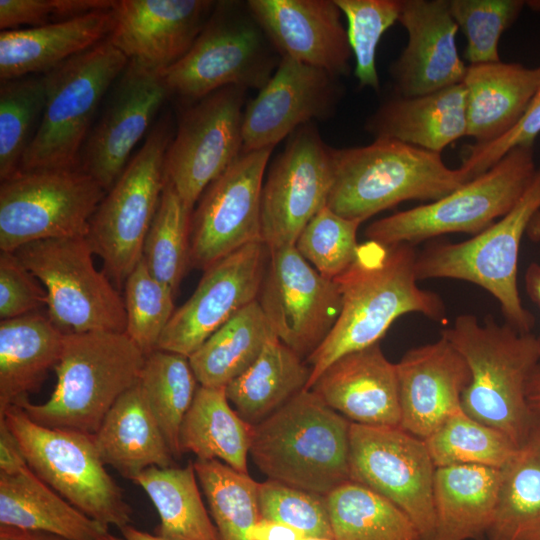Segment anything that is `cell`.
<instances>
[{
  "mask_svg": "<svg viewBox=\"0 0 540 540\" xmlns=\"http://www.w3.org/2000/svg\"><path fill=\"white\" fill-rule=\"evenodd\" d=\"M0 418L29 468L69 503L106 529L131 523L132 509L106 470L93 435L40 425L18 405L5 408Z\"/></svg>",
  "mask_w": 540,
  "mask_h": 540,
  "instance_id": "30bf717a",
  "label": "cell"
},
{
  "mask_svg": "<svg viewBox=\"0 0 540 540\" xmlns=\"http://www.w3.org/2000/svg\"><path fill=\"white\" fill-rule=\"evenodd\" d=\"M47 306L42 283L15 252L0 253V319L8 320L39 312Z\"/></svg>",
  "mask_w": 540,
  "mask_h": 540,
  "instance_id": "f5cc1de1",
  "label": "cell"
},
{
  "mask_svg": "<svg viewBox=\"0 0 540 540\" xmlns=\"http://www.w3.org/2000/svg\"><path fill=\"white\" fill-rule=\"evenodd\" d=\"M25 540H68L64 537L39 531H29Z\"/></svg>",
  "mask_w": 540,
  "mask_h": 540,
  "instance_id": "94428289",
  "label": "cell"
},
{
  "mask_svg": "<svg viewBox=\"0 0 540 540\" xmlns=\"http://www.w3.org/2000/svg\"><path fill=\"white\" fill-rule=\"evenodd\" d=\"M310 389L352 423L400 427L396 364L386 358L380 342L338 358Z\"/></svg>",
  "mask_w": 540,
  "mask_h": 540,
  "instance_id": "484cf974",
  "label": "cell"
},
{
  "mask_svg": "<svg viewBox=\"0 0 540 540\" xmlns=\"http://www.w3.org/2000/svg\"><path fill=\"white\" fill-rule=\"evenodd\" d=\"M260 519L285 523L306 537L334 540L326 495L267 479L258 483Z\"/></svg>",
  "mask_w": 540,
  "mask_h": 540,
  "instance_id": "681fc988",
  "label": "cell"
},
{
  "mask_svg": "<svg viewBox=\"0 0 540 540\" xmlns=\"http://www.w3.org/2000/svg\"><path fill=\"white\" fill-rule=\"evenodd\" d=\"M526 398L533 419V434L540 435V363L528 379Z\"/></svg>",
  "mask_w": 540,
  "mask_h": 540,
  "instance_id": "6f0895ef",
  "label": "cell"
},
{
  "mask_svg": "<svg viewBox=\"0 0 540 540\" xmlns=\"http://www.w3.org/2000/svg\"><path fill=\"white\" fill-rule=\"evenodd\" d=\"M128 62L105 39L45 73L44 110L19 171L79 167L98 106Z\"/></svg>",
  "mask_w": 540,
  "mask_h": 540,
  "instance_id": "52a82bcc",
  "label": "cell"
},
{
  "mask_svg": "<svg viewBox=\"0 0 540 540\" xmlns=\"http://www.w3.org/2000/svg\"><path fill=\"white\" fill-rule=\"evenodd\" d=\"M219 540H249L248 531L260 519L258 482L219 460L194 461Z\"/></svg>",
  "mask_w": 540,
  "mask_h": 540,
  "instance_id": "60d3db41",
  "label": "cell"
},
{
  "mask_svg": "<svg viewBox=\"0 0 540 540\" xmlns=\"http://www.w3.org/2000/svg\"><path fill=\"white\" fill-rule=\"evenodd\" d=\"M273 148L241 152L203 192L190 220V266L207 267L262 242L261 192Z\"/></svg>",
  "mask_w": 540,
  "mask_h": 540,
  "instance_id": "ac0fdd59",
  "label": "cell"
},
{
  "mask_svg": "<svg viewBox=\"0 0 540 540\" xmlns=\"http://www.w3.org/2000/svg\"><path fill=\"white\" fill-rule=\"evenodd\" d=\"M468 364L471 380L461 397L463 411L505 434L517 448L533 434L527 403L528 379L540 363L538 337L522 333L491 315L480 322L461 314L441 330Z\"/></svg>",
  "mask_w": 540,
  "mask_h": 540,
  "instance_id": "7a4b0ae2",
  "label": "cell"
},
{
  "mask_svg": "<svg viewBox=\"0 0 540 540\" xmlns=\"http://www.w3.org/2000/svg\"><path fill=\"white\" fill-rule=\"evenodd\" d=\"M302 540H331V539H320V538L304 537Z\"/></svg>",
  "mask_w": 540,
  "mask_h": 540,
  "instance_id": "be15d7a7",
  "label": "cell"
},
{
  "mask_svg": "<svg viewBox=\"0 0 540 540\" xmlns=\"http://www.w3.org/2000/svg\"><path fill=\"white\" fill-rule=\"evenodd\" d=\"M326 500L334 540H421L402 509L360 483L349 480Z\"/></svg>",
  "mask_w": 540,
  "mask_h": 540,
  "instance_id": "f35d334b",
  "label": "cell"
},
{
  "mask_svg": "<svg viewBox=\"0 0 540 540\" xmlns=\"http://www.w3.org/2000/svg\"><path fill=\"white\" fill-rule=\"evenodd\" d=\"M466 89V136L475 144L494 141L522 117L540 85V66L503 61L470 64Z\"/></svg>",
  "mask_w": 540,
  "mask_h": 540,
  "instance_id": "f1b7e54d",
  "label": "cell"
},
{
  "mask_svg": "<svg viewBox=\"0 0 540 540\" xmlns=\"http://www.w3.org/2000/svg\"><path fill=\"white\" fill-rule=\"evenodd\" d=\"M350 425L304 389L252 425L249 454L268 479L327 495L350 480Z\"/></svg>",
  "mask_w": 540,
  "mask_h": 540,
  "instance_id": "277c9868",
  "label": "cell"
},
{
  "mask_svg": "<svg viewBox=\"0 0 540 540\" xmlns=\"http://www.w3.org/2000/svg\"><path fill=\"white\" fill-rule=\"evenodd\" d=\"M311 367L276 336L268 340L254 363L226 386L235 411L256 425L307 389Z\"/></svg>",
  "mask_w": 540,
  "mask_h": 540,
  "instance_id": "836d02e7",
  "label": "cell"
},
{
  "mask_svg": "<svg viewBox=\"0 0 540 540\" xmlns=\"http://www.w3.org/2000/svg\"><path fill=\"white\" fill-rule=\"evenodd\" d=\"M327 206L359 223L404 201H435L470 179L448 167L441 153L391 139L365 146L331 147Z\"/></svg>",
  "mask_w": 540,
  "mask_h": 540,
  "instance_id": "3957f363",
  "label": "cell"
},
{
  "mask_svg": "<svg viewBox=\"0 0 540 540\" xmlns=\"http://www.w3.org/2000/svg\"><path fill=\"white\" fill-rule=\"evenodd\" d=\"M525 6L522 0H449L451 14L466 37L470 64L501 60L499 40Z\"/></svg>",
  "mask_w": 540,
  "mask_h": 540,
  "instance_id": "7dc6e473",
  "label": "cell"
},
{
  "mask_svg": "<svg viewBox=\"0 0 540 540\" xmlns=\"http://www.w3.org/2000/svg\"><path fill=\"white\" fill-rule=\"evenodd\" d=\"M106 191L80 167L18 171L0 185V249L86 237Z\"/></svg>",
  "mask_w": 540,
  "mask_h": 540,
  "instance_id": "4fadbf2b",
  "label": "cell"
},
{
  "mask_svg": "<svg viewBox=\"0 0 540 540\" xmlns=\"http://www.w3.org/2000/svg\"><path fill=\"white\" fill-rule=\"evenodd\" d=\"M93 440L103 463L131 481L147 468L174 466L139 381L111 407Z\"/></svg>",
  "mask_w": 540,
  "mask_h": 540,
  "instance_id": "f546056e",
  "label": "cell"
},
{
  "mask_svg": "<svg viewBox=\"0 0 540 540\" xmlns=\"http://www.w3.org/2000/svg\"><path fill=\"white\" fill-rule=\"evenodd\" d=\"M280 59L247 2L216 1L190 50L164 78L170 94L197 101L227 86L260 90Z\"/></svg>",
  "mask_w": 540,
  "mask_h": 540,
  "instance_id": "9c48e42d",
  "label": "cell"
},
{
  "mask_svg": "<svg viewBox=\"0 0 540 540\" xmlns=\"http://www.w3.org/2000/svg\"><path fill=\"white\" fill-rule=\"evenodd\" d=\"M374 139H391L441 153L466 136V89L463 83L414 97L396 95L366 120Z\"/></svg>",
  "mask_w": 540,
  "mask_h": 540,
  "instance_id": "4316f807",
  "label": "cell"
},
{
  "mask_svg": "<svg viewBox=\"0 0 540 540\" xmlns=\"http://www.w3.org/2000/svg\"><path fill=\"white\" fill-rule=\"evenodd\" d=\"M342 95L338 77L282 56L270 80L246 104L242 152L274 148L299 127L332 117Z\"/></svg>",
  "mask_w": 540,
  "mask_h": 540,
  "instance_id": "44dd1931",
  "label": "cell"
},
{
  "mask_svg": "<svg viewBox=\"0 0 540 540\" xmlns=\"http://www.w3.org/2000/svg\"><path fill=\"white\" fill-rule=\"evenodd\" d=\"M29 531L8 525H0V540H25Z\"/></svg>",
  "mask_w": 540,
  "mask_h": 540,
  "instance_id": "91938a15",
  "label": "cell"
},
{
  "mask_svg": "<svg viewBox=\"0 0 540 540\" xmlns=\"http://www.w3.org/2000/svg\"><path fill=\"white\" fill-rule=\"evenodd\" d=\"M139 384L174 458L181 457V424L200 386L189 358L154 350L145 358Z\"/></svg>",
  "mask_w": 540,
  "mask_h": 540,
  "instance_id": "ab89813d",
  "label": "cell"
},
{
  "mask_svg": "<svg viewBox=\"0 0 540 540\" xmlns=\"http://www.w3.org/2000/svg\"><path fill=\"white\" fill-rule=\"evenodd\" d=\"M269 250L247 244L204 270L193 294L175 309L157 349L190 357L215 331L257 299Z\"/></svg>",
  "mask_w": 540,
  "mask_h": 540,
  "instance_id": "d6986e66",
  "label": "cell"
},
{
  "mask_svg": "<svg viewBox=\"0 0 540 540\" xmlns=\"http://www.w3.org/2000/svg\"><path fill=\"white\" fill-rule=\"evenodd\" d=\"M249 540H302L300 530L282 522L259 519L248 531Z\"/></svg>",
  "mask_w": 540,
  "mask_h": 540,
  "instance_id": "11a10c76",
  "label": "cell"
},
{
  "mask_svg": "<svg viewBox=\"0 0 540 540\" xmlns=\"http://www.w3.org/2000/svg\"><path fill=\"white\" fill-rule=\"evenodd\" d=\"M45 79L25 76L0 85V179L19 171L45 105Z\"/></svg>",
  "mask_w": 540,
  "mask_h": 540,
  "instance_id": "ee69618b",
  "label": "cell"
},
{
  "mask_svg": "<svg viewBox=\"0 0 540 540\" xmlns=\"http://www.w3.org/2000/svg\"><path fill=\"white\" fill-rule=\"evenodd\" d=\"M347 21L355 59L354 75L361 87L380 88L376 53L383 34L399 19L402 0H335Z\"/></svg>",
  "mask_w": 540,
  "mask_h": 540,
  "instance_id": "bcb514c9",
  "label": "cell"
},
{
  "mask_svg": "<svg viewBox=\"0 0 540 540\" xmlns=\"http://www.w3.org/2000/svg\"><path fill=\"white\" fill-rule=\"evenodd\" d=\"M330 151L312 123L288 137L262 186L261 238L268 249L295 246L304 227L327 205Z\"/></svg>",
  "mask_w": 540,
  "mask_h": 540,
  "instance_id": "e0dca14e",
  "label": "cell"
},
{
  "mask_svg": "<svg viewBox=\"0 0 540 540\" xmlns=\"http://www.w3.org/2000/svg\"><path fill=\"white\" fill-rule=\"evenodd\" d=\"M273 336L256 299L189 357L197 381L205 387H226L254 363Z\"/></svg>",
  "mask_w": 540,
  "mask_h": 540,
  "instance_id": "8d00e7d4",
  "label": "cell"
},
{
  "mask_svg": "<svg viewBox=\"0 0 540 540\" xmlns=\"http://www.w3.org/2000/svg\"><path fill=\"white\" fill-rule=\"evenodd\" d=\"M501 470L482 465L437 467L433 481L435 540H479L497 507Z\"/></svg>",
  "mask_w": 540,
  "mask_h": 540,
  "instance_id": "4dcf8cb0",
  "label": "cell"
},
{
  "mask_svg": "<svg viewBox=\"0 0 540 540\" xmlns=\"http://www.w3.org/2000/svg\"><path fill=\"white\" fill-rule=\"evenodd\" d=\"M526 6L531 7L535 11H540V1H526Z\"/></svg>",
  "mask_w": 540,
  "mask_h": 540,
  "instance_id": "6125c7cd",
  "label": "cell"
},
{
  "mask_svg": "<svg viewBox=\"0 0 540 540\" xmlns=\"http://www.w3.org/2000/svg\"><path fill=\"white\" fill-rule=\"evenodd\" d=\"M540 210V165L515 206L490 227L461 242L434 241L418 251V280L456 279L480 286L499 303L505 322L531 332L534 315L520 297L518 261L523 236Z\"/></svg>",
  "mask_w": 540,
  "mask_h": 540,
  "instance_id": "8992f818",
  "label": "cell"
},
{
  "mask_svg": "<svg viewBox=\"0 0 540 540\" xmlns=\"http://www.w3.org/2000/svg\"><path fill=\"white\" fill-rule=\"evenodd\" d=\"M414 245L359 243L351 265L335 282L341 294L340 314L322 344L306 358L310 389L321 373L345 354L379 343L395 320L419 313L445 318L443 299L418 285Z\"/></svg>",
  "mask_w": 540,
  "mask_h": 540,
  "instance_id": "6da1fadb",
  "label": "cell"
},
{
  "mask_svg": "<svg viewBox=\"0 0 540 540\" xmlns=\"http://www.w3.org/2000/svg\"><path fill=\"white\" fill-rule=\"evenodd\" d=\"M536 170L534 146L516 147L444 197L370 223L365 236L384 244L415 246L450 233L477 235L515 206Z\"/></svg>",
  "mask_w": 540,
  "mask_h": 540,
  "instance_id": "ba28073f",
  "label": "cell"
},
{
  "mask_svg": "<svg viewBox=\"0 0 540 540\" xmlns=\"http://www.w3.org/2000/svg\"><path fill=\"white\" fill-rule=\"evenodd\" d=\"M145 358L125 332L65 335L48 400L17 405L40 425L94 435L119 397L138 383Z\"/></svg>",
  "mask_w": 540,
  "mask_h": 540,
  "instance_id": "5b68a950",
  "label": "cell"
},
{
  "mask_svg": "<svg viewBox=\"0 0 540 540\" xmlns=\"http://www.w3.org/2000/svg\"><path fill=\"white\" fill-rule=\"evenodd\" d=\"M252 425L231 407L226 387L199 386L181 424L182 454L200 460H219L237 472L248 474Z\"/></svg>",
  "mask_w": 540,
  "mask_h": 540,
  "instance_id": "e575fe53",
  "label": "cell"
},
{
  "mask_svg": "<svg viewBox=\"0 0 540 540\" xmlns=\"http://www.w3.org/2000/svg\"><path fill=\"white\" fill-rule=\"evenodd\" d=\"M361 223L323 207L304 227L295 247L322 276L334 280L353 262Z\"/></svg>",
  "mask_w": 540,
  "mask_h": 540,
  "instance_id": "c3c4849f",
  "label": "cell"
},
{
  "mask_svg": "<svg viewBox=\"0 0 540 540\" xmlns=\"http://www.w3.org/2000/svg\"><path fill=\"white\" fill-rule=\"evenodd\" d=\"M114 25L113 8L39 27L0 33V80L45 74L104 41Z\"/></svg>",
  "mask_w": 540,
  "mask_h": 540,
  "instance_id": "83f0119b",
  "label": "cell"
},
{
  "mask_svg": "<svg viewBox=\"0 0 540 540\" xmlns=\"http://www.w3.org/2000/svg\"><path fill=\"white\" fill-rule=\"evenodd\" d=\"M435 467L482 465L501 469L519 449L502 432L459 409L424 439Z\"/></svg>",
  "mask_w": 540,
  "mask_h": 540,
  "instance_id": "b9f144b4",
  "label": "cell"
},
{
  "mask_svg": "<svg viewBox=\"0 0 540 540\" xmlns=\"http://www.w3.org/2000/svg\"><path fill=\"white\" fill-rule=\"evenodd\" d=\"M247 5L281 57L338 78L348 75L353 55L335 0H249Z\"/></svg>",
  "mask_w": 540,
  "mask_h": 540,
  "instance_id": "cb8c5ba5",
  "label": "cell"
},
{
  "mask_svg": "<svg viewBox=\"0 0 540 540\" xmlns=\"http://www.w3.org/2000/svg\"><path fill=\"white\" fill-rule=\"evenodd\" d=\"M115 4V0H0V28L5 31L45 26L112 9Z\"/></svg>",
  "mask_w": 540,
  "mask_h": 540,
  "instance_id": "f907efd6",
  "label": "cell"
},
{
  "mask_svg": "<svg viewBox=\"0 0 540 540\" xmlns=\"http://www.w3.org/2000/svg\"><path fill=\"white\" fill-rule=\"evenodd\" d=\"M123 290L125 333L147 356L157 349L175 311V293L153 277L143 258L127 277Z\"/></svg>",
  "mask_w": 540,
  "mask_h": 540,
  "instance_id": "f6af8a7d",
  "label": "cell"
},
{
  "mask_svg": "<svg viewBox=\"0 0 540 540\" xmlns=\"http://www.w3.org/2000/svg\"><path fill=\"white\" fill-rule=\"evenodd\" d=\"M268 250L257 301L274 335L307 358L326 339L340 314L339 287L295 246Z\"/></svg>",
  "mask_w": 540,
  "mask_h": 540,
  "instance_id": "2e32d148",
  "label": "cell"
},
{
  "mask_svg": "<svg viewBox=\"0 0 540 540\" xmlns=\"http://www.w3.org/2000/svg\"><path fill=\"white\" fill-rule=\"evenodd\" d=\"M171 140L169 119L163 117L90 219L86 239L117 288L124 286L142 259L144 242L165 185L164 162Z\"/></svg>",
  "mask_w": 540,
  "mask_h": 540,
  "instance_id": "8fae6325",
  "label": "cell"
},
{
  "mask_svg": "<svg viewBox=\"0 0 540 540\" xmlns=\"http://www.w3.org/2000/svg\"><path fill=\"white\" fill-rule=\"evenodd\" d=\"M194 462L185 467H150L132 481L147 494L160 518L155 534L165 540H219L198 484Z\"/></svg>",
  "mask_w": 540,
  "mask_h": 540,
  "instance_id": "d590c367",
  "label": "cell"
},
{
  "mask_svg": "<svg viewBox=\"0 0 540 540\" xmlns=\"http://www.w3.org/2000/svg\"><path fill=\"white\" fill-rule=\"evenodd\" d=\"M216 1L120 0L108 40L129 60L165 72L190 50Z\"/></svg>",
  "mask_w": 540,
  "mask_h": 540,
  "instance_id": "603a6c76",
  "label": "cell"
},
{
  "mask_svg": "<svg viewBox=\"0 0 540 540\" xmlns=\"http://www.w3.org/2000/svg\"><path fill=\"white\" fill-rule=\"evenodd\" d=\"M526 236L534 242H540V210L531 219ZM524 286L531 301L540 308V264L533 262L527 267ZM537 337L540 344V335Z\"/></svg>",
  "mask_w": 540,
  "mask_h": 540,
  "instance_id": "9f6ffc18",
  "label": "cell"
},
{
  "mask_svg": "<svg viewBox=\"0 0 540 540\" xmlns=\"http://www.w3.org/2000/svg\"><path fill=\"white\" fill-rule=\"evenodd\" d=\"M64 334L41 311L0 322V412L37 391L59 362Z\"/></svg>",
  "mask_w": 540,
  "mask_h": 540,
  "instance_id": "1f68e13d",
  "label": "cell"
},
{
  "mask_svg": "<svg viewBox=\"0 0 540 540\" xmlns=\"http://www.w3.org/2000/svg\"><path fill=\"white\" fill-rule=\"evenodd\" d=\"M120 532L121 536H116L107 531L100 535L97 540H165L156 534L137 529L131 524L121 528Z\"/></svg>",
  "mask_w": 540,
  "mask_h": 540,
  "instance_id": "680465c9",
  "label": "cell"
},
{
  "mask_svg": "<svg viewBox=\"0 0 540 540\" xmlns=\"http://www.w3.org/2000/svg\"><path fill=\"white\" fill-rule=\"evenodd\" d=\"M111 92L79 157V167L106 192L120 177L132 150L171 95L164 72L134 60H129Z\"/></svg>",
  "mask_w": 540,
  "mask_h": 540,
  "instance_id": "ffe728a7",
  "label": "cell"
},
{
  "mask_svg": "<svg viewBox=\"0 0 540 540\" xmlns=\"http://www.w3.org/2000/svg\"><path fill=\"white\" fill-rule=\"evenodd\" d=\"M400 427L426 439L452 413L470 383L467 362L442 335L408 350L396 363Z\"/></svg>",
  "mask_w": 540,
  "mask_h": 540,
  "instance_id": "d4e9b609",
  "label": "cell"
},
{
  "mask_svg": "<svg viewBox=\"0 0 540 540\" xmlns=\"http://www.w3.org/2000/svg\"><path fill=\"white\" fill-rule=\"evenodd\" d=\"M540 135V85L517 124L500 138L469 146L459 166L471 180L493 167L509 151L520 146H534Z\"/></svg>",
  "mask_w": 540,
  "mask_h": 540,
  "instance_id": "816d5d0a",
  "label": "cell"
},
{
  "mask_svg": "<svg viewBox=\"0 0 540 540\" xmlns=\"http://www.w3.org/2000/svg\"><path fill=\"white\" fill-rule=\"evenodd\" d=\"M28 467L18 440L0 418V473L15 474Z\"/></svg>",
  "mask_w": 540,
  "mask_h": 540,
  "instance_id": "db71d44e",
  "label": "cell"
},
{
  "mask_svg": "<svg viewBox=\"0 0 540 540\" xmlns=\"http://www.w3.org/2000/svg\"><path fill=\"white\" fill-rule=\"evenodd\" d=\"M398 22L407 43L389 67L395 95L420 96L463 83L467 66L449 0H402Z\"/></svg>",
  "mask_w": 540,
  "mask_h": 540,
  "instance_id": "7402d4cb",
  "label": "cell"
},
{
  "mask_svg": "<svg viewBox=\"0 0 540 540\" xmlns=\"http://www.w3.org/2000/svg\"><path fill=\"white\" fill-rule=\"evenodd\" d=\"M435 470L423 439L401 427L351 422L350 480L383 495L402 509L417 527L421 540H435Z\"/></svg>",
  "mask_w": 540,
  "mask_h": 540,
  "instance_id": "5bb4252c",
  "label": "cell"
},
{
  "mask_svg": "<svg viewBox=\"0 0 540 540\" xmlns=\"http://www.w3.org/2000/svg\"><path fill=\"white\" fill-rule=\"evenodd\" d=\"M500 470L487 540H540V435L533 434Z\"/></svg>",
  "mask_w": 540,
  "mask_h": 540,
  "instance_id": "74e56055",
  "label": "cell"
},
{
  "mask_svg": "<svg viewBox=\"0 0 540 540\" xmlns=\"http://www.w3.org/2000/svg\"><path fill=\"white\" fill-rule=\"evenodd\" d=\"M0 525L55 534L68 540H97L107 532L40 479L29 466L0 473Z\"/></svg>",
  "mask_w": 540,
  "mask_h": 540,
  "instance_id": "d6a6232c",
  "label": "cell"
},
{
  "mask_svg": "<svg viewBox=\"0 0 540 540\" xmlns=\"http://www.w3.org/2000/svg\"><path fill=\"white\" fill-rule=\"evenodd\" d=\"M47 293V315L64 334L125 332L123 295L93 262L86 237L32 242L14 251Z\"/></svg>",
  "mask_w": 540,
  "mask_h": 540,
  "instance_id": "7c38bea8",
  "label": "cell"
},
{
  "mask_svg": "<svg viewBox=\"0 0 540 540\" xmlns=\"http://www.w3.org/2000/svg\"><path fill=\"white\" fill-rule=\"evenodd\" d=\"M188 208L165 178L156 214L147 233L143 260L149 272L176 294L190 266V220Z\"/></svg>",
  "mask_w": 540,
  "mask_h": 540,
  "instance_id": "7bdbcfd3",
  "label": "cell"
},
{
  "mask_svg": "<svg viewBox=\"0 0 540 540\" xmlns=\"http://www.w3.org/2000/svg\"><path fill=\"white\" fill-rule=\"evenodd\" d=\"M247 89L227 86L182 114L165 155V178L193 210L206 188L241 154Z\"/></svg>",
  "mask_w": 540,
  "mask_h": 540,
  "instance_id": "9a60e30c",
  "label": "cell"
}]
</instances>
